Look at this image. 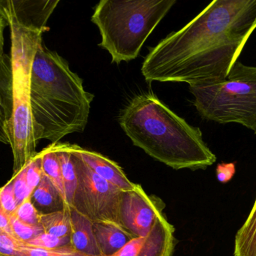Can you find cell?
Instances as JSON below:
<instances>
[{"instance_id":"23","label":"cell","mask_w":256,"mask_h":256,"mask_svg":"<svg viewBox=\"0 0 256 256\" xmlns=\"http://www.w3.org/2000/svg\"><path fill=\"white\" fill-rule=\"evenodd\" d=\"M25 167L27 183L32 192H33L38 186L44 175L40 152L36 153V156L31 160L28 161Z\"/></svg>"},{"instance_id":"27","label":"cell","mask_w":256,"mask_h":256,"mask_svg":"<svg viewBox=\"0 0 256 256\" xmlns=\"http://www.w3.org/2000/svg\"><path fill=\"white\" fill-rule=\"evenodd\" d=\"M19 243L10 233L0 228V255L13 256Z\"/></svg>"},{"instance_id":"3","label":"cell","mask_w":256,"mask_h":256,"mask_svg":"<svg viewBox=\"0 0 256 256\" xmlns=\"http://www.w3.org/2000/svg\"><path fill=\"white\" fill-rule=\"evenodd\" d=\"M94 95L68 63L43 41L32 66L30 106L36 142H60L66 135L82 132L88 123Z\"/></svg>"},{"instance_id":"12","label":"cell","mask_w":256,"mask_h":256,"mask_svg":"<svg viewBox=\"0 0 256 256\" xmlns=\"http://www.w3.org/2000/svg\"><path fill=\"white\" fill-rule=\"evenodd\" d=\"M70 244L86 255L103 256L94 235L93 222L74 208L70 209Z\"/></svg>"},{"instance_id":"15","label":"cell","mask_w":256,"mask_h":256,"mask_svg":"<svg viewBox=\"0 0 256 256\" xmlns=\"http://www.w3.org/2000/svg\"><path fill=\"white\" fill-rule=\"evenodd\" d=\"M54 145L61 165L66 201L69 208L72 209L78 183L73 155L69 150L68 143H54Z\"/></svg>"},{"instance_id":"22","label":"cell","mask_w":256,"mask_h":256,"mask_svg":"<svg viewBox=\"0 0 256 256\" xmlns=\"http://www.w3.org/2000/svg\"><path fill=\"white\" fill-rule=\"evenodd\" d=\"M13 215H14L20 221L24 223L33 225V226H40V213L33 205L30 198L19 204Z\"/></svg>"},{"instance_id":"31","label":"cell","mask_w":256,"mask_h":256,"mask_svg":"<svg viewBox=\"0 0 256 256\" xmlns=\"http://www.w3.org/2000/svg\"><path fill=\"white\" fill-rule=\"evenodd\" d=\"M0 256H1V255H0Z\"/></svg>"},{"instance_id":"19","label":"cell","mask_w":256,"mask_h":256,"mask_svg":"<svg viewBox=\"0 0 256 256\" xmlns=\"http://www.w3.org/2000/svg\"><path fill=\"white\" fill-rule=\"evenodd\" d=\"M13 256H92L78 252L69 244L56 249H46L31 247L20 242Z\"/></svg>"},{"instance_id":"8","label":"cell","mask_w":256,"mask_h":256,"mask_svg":"<svg viewBox=\"0 0 256 256\" xmlns=\"http://www.w3.org/2000/svg\"><path fill=\"white\" fill-rule=\"evenodd\" d=\"M165 204L159 197L148 195L141 185L123 192L120 205V224L134 237H146L160 215L164 213Z\"/></svg>"},{"instance_id":"4","label":"cell","mask_w":256,"mask_h":256,"mask_svg":"<svg viewBox=\"0 0 256 256\" xmlns=\"http://www.w3.org/2000/svg\"><path fill=\"white\" fill-rule=\"evenodd\" d=\"M10 112L8 124L14 157V174L36 155L30 106L32 66L44 32L10 23Z\"/></svg>"},{"instance_id":"5","label":"cell","mask_w":256,"mask_h":256,"mask_svg":"<svg viewBox=\"0 0 256 256\" xmlns=\"http://www.w3.org/2000/svg\"><path fill=\"white\" fill-rule=\"evenodd\" d=\"M176 3V0H102L92 16L102 36L99 46L109 52L112 63L135 60Z\"/></svg>"},{"instance_id":"24","label":"cell","mask_w":256,"mask_h":256,"mask_svg":"<svg viewBox=\"0 0 256 256\" xmlns=\"http://www.w3.org/2000/svg\"><path fill=\"white\" fill-rule=\"evenodd\" d=\"M12 179L13 180L15 198H16L18 205H19L26 200L30 199L32 194V192L27 183L26 177V167L24 166L20 171H18L16 174H14Z\"/></svg>"},{"instance_id":"30","label":"cell","mask_w":256,"mask_h":256,"mask_svg":"<svg viewBox=\"0 0 256 256\" xmlns=\"http://www.w3.org/2000/svg\"><path fill=\"white\" fill-rule=\"evenodd\" d=\"M10 216L8 214L0 203V228L10 233Z\"/></svg>"},{"instance_id":"20","label":"cell","mask_w":256,"mask_h":256,"mask_svg":"<svg viewBox=\"0 0 256 256\" xmlns=\"http://www.w3.org/2000/svg\"><path fill=\"white\" fill-rule=\"evenodd\" d=\"M44 232L43 228L33 226L20 221L14 215L10 216V234L20 242L26 243Z\"/></svg>"},{"instance_id":"14","label":"cell","mask_w":256,"mask_h":256,"mask_svg":"<svg viewBox=\"0 0 256 256\" xmlns=\"http://www.w3.org/2000/svg\"><path fill=\"white\" fill-rule=\"evenodd\" d=\"M30 200L40 214L58 211L66 207L60 192L44 174Z\"/></svg>"},{"instance_id":"26","label":"cell","mask_w":256,"mask_h":256,"mask_svg":"<svg viewBox=\"0 0 256 256\" xmlns=\"http://www.w3.org/2000/svg\"><path fill=\"white\" fill-rule=\"evenodd\" d=\"M4 93L2 87H0V142L9 144L8 124L10 117V109L4 101Z\"/></svg>"},{"instance_id":"11","label":"cell","mask_w":256,"mask_h":256,"mask_svg":"<svg viewBox=\"0 0 256 256\" xmlns=\"http://www.w3.org/2000/svg\"><path fill=\"white\" fill-rule=\"evenodd\" d=\"M70 148L94 173L106 181L115 185L123 192L134 189L135 183L128 179L122 168L116 162L100 153L86 150L76 144H70Z\"/></svg>"},{"instance_id":"17","label":"cell","mask_w":256,"mask_h":256,"mask_svg":"<svg viewBox=\"0 0 256 256\" xmlns=\"http://www.w3.org/2000/svg\"><path fill=\"white\" fill-rule=\"evenodd\" d=\"M42 157V171L44 174L50 180L51 183L56 188L60 195L64 201L66 207L69 208L66 201V192L63 184L62 176L61 165L58 155L56 151L54 143L40 152ZM70 209V208H69Z\"/></svg>"},{"instance_id":"9","label":"cell","mask_w":256,"mask_h":256,"mask_svg":"<svg viewBox=\"0 0 256 256\" xmlns=\"http://www.w3.org/2000/svg\"><path fill=\"white\" fill-rule=\"evenodd\" d=\"M58 3V0H0V17L6 26L14 23L45 33L50 30L46 23Z\"/></svg>"},{"instance_id":"16","label":"cell","mask_w":256,"mask_h":256,"mask_svg":"<svg viewBox=\"0 0 256 256\" xmlns=\"http://www.w3.org/2000/svg\"><path fill=\"white\" fill-rule=\"evenodd\" d=\"M234 256H256V199L248 219L236 234Z\"/></svg>"},{"instance_id":"18","label":"cell","mask_w":256,"mask_h":256,"mask_svg":"<svg viewBox=\"0 0 256 256\" xmlns=\"http://www.w3.org/2000/svg\"><path fill=\"white\" fill-rule=\"evenodd\" d=\"M40 223L44 232L46 234L58 237H70L72 232L70 209L64 207L58 211L40 214Z\"/></svg>"},{"instance_id":"7","label":"cell","mask_w":256,"mask_h":256,"mask_svg":"<svg viewBox=\"0 0 256 256\" xmlns=\"http://www.w3.org/2000/svg\"><path fill=\"white\" fill-rule=\"evenodd\" d=\"M73 155L78 174V187L72 208L92 222L120 224V210L123 191L94 173L79 156Z\"/></svg>"},{"instance_id":"29","label":"cell","mask_w":256,"mask_h":256,"mask_svg":"<svg viewBox=\"0 0 256 256\" xmlns=\"http://www.w3.org/2000/svg\"><path fill=\"white\" fill-rule=\"evenodd\" d=\"M6 26V23L0 17V72L2 71V68L4 67L3 65V58H4V29Z\"/></svg>"},{"instance_id":"6","label":"cell","mask_w":256,"mask_h":256,"mask_svg":"<svg viewBox=\"0 0 256 256\" xmlns=\"http://www.w3.org/2000/svg\"><path fill=\"white\" fill-rule=\"evenodd\" d=\"M194 105L204 120L238 123L256 134V66L237 61L218 82L189 86Z\"/></svg>"},{"instance_id":"2","label":"cell","mask_w":256,"mask_h":256,"mask_svg":"<svg viewBox=\"0 0 256 256\" xmlns=\"http://www.w3.org/2000/svg\"><path fill=\"white\" fill-rule=\"evenodd\" d=\"M118 122L134 146L173 169H206L216 162L201 129L190 126L153 93L132 98Z\"/></svg>"},{"instance_id":"13","label":"cell","mask_w":256,"mask_h":256,"mask_svg":"<svg viewBox=\"0 0 256 256\" xmlns=\"http://www.w3.org/2000/svg\"><path fill=\"white\" fill-rule=\"evenodd\" d=\"M94 235L102 255L112 256L134 238L122 225L114 222H93Z\"/></svg>"},{"instance_id":"1","label":"cell","mask_w":256,"mask_h":256,"mask_svg":"<svg viewBox=\"0 0 256 256\" xmlns=\"http://www.w3.org/2000/svg\"><path fill=\"white\" fill-rule=\"evenodd\" d=\"M256 29V0H214L190 22L150 48L148 83L203 85L225 79Z\"/></svg>"},{"instance_id":"25","label":"cell","mask_w":256,"mask_h":256,"mask_svg":"<svg viewBox=\"0 0 256 256\" xmlns=\"http://www.w3.org/2000/svg\"><path fill=\"white\" fill-rule=\"evenodd\" d=\"M0 203L4 211L10 216H12L16 211L18 204L14 192L12 179L0 188Z\"/></svg>"},{"instance_id":"10","label":"cell","mask_w":256,"mask_h":256,"mask_svg":"<svg viewBox=\"0 0 256 256\" xmlns=\"http://www.w3.org/2000/svg\"><path fill=\"white\" fill-rule=\"evenodd\" d=\"M174 227L162 213L146 237H134L112 256H172L174 248Z\"/></svg>"},{"instance_id":"28","label":"cell","mask_w":256,"mask_h":256,"mask_svg":"<svg viewBox=\"0 0 256 256\" xmlns=\"http://www.w3.org/2000/svg\"><path fill=\"white\" fill-rule=\"evenodd\" d=\"M236 174V164L221 163L216 167V177L221 183H226L230 181Z\"/></svg>"},{"instance_id":"21","label":"cell","mask_w":256,"mask_h":256,"mask_svg":"<svg viewBox=\"0 0 256 256\" xmlns=\"http://www.w3.org/2000/svg\"><path fill=\"white\" fill-rule=\"evenodd\" d=\"M70 237H58L52 234L43 232L32 239L25 244L31 247L42 248V249H52L62 247L70 244Z\"/></svg>"}]
</instances>
